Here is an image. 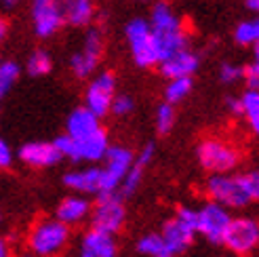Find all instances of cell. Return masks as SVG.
Wrapping results in <instances>:
<instances>
[{
  "label": "cell",
  "instance_id": "2",
  "mask_svg": "<svg viewBox=\"0 0 259 257\" xmlns=\"http://www.w3.org/2000/svg\"><path fill=\"white\" fill-rule=\"evenodd\" d=\"M150 28L156 36V42L160 49L162 59L169 57L177 51L190 47V32L186 28V21L166 0H156L150 9Z\"/></svg>",
  "mask_w": 259,
  "mask_h": 257
},
{
  "label": "cell",
  "instance_id": "8",
  "mask_svg": "<svg viewBox=\"0 0 259 257\" xmlns=\"http://www.w3.org/2000/svg\"><path fill=\"white\" fill-rule=\"evenodd\" d=\"M91 228L99 230L106 234H120L126 224V204L124 198L118 192H106V194H97V200L91 207L89 215Z\"/></svg>",
  "mask_w": 259,
  "mask_h": 257
},
{
  "label": "cell",
  "instance_id": "44",
  "mask_svg": "<svg viewBox=\"0 0 259 257\" xmlns=\"http://www.w3.org/2000/svg\"><path fill=\"white\" fill-rule=\"evenodd\" d=\"M0 61H3V59H0Z\"/></svg>",
  "mask_w": 259,
  "mask_h": 257
},
{
  "label": "cell",
  "instance_id": "27",
  "mask_svg": "<svg viewBox=\"0 0 259 257\" xmlns=\"http://www.w3.org/2000/svg\"><path fill=\"white\" fill-rule=\"evenodd\" d=\"M19 76H21V68L17 61H11V59L0 61V101L13 91V87L19 80Z\"/></svg>",
  "mask_w": 259,
  "mask_h": 257
},
{
  "label": "cell",
  "instance_id": "42",
  "mask_svg": "<svg viewBox=\"0 0 259 257\" xmlns=\"http://www.w3.org/2000/svg\"><path fill=\"white\" fill-rule=\"evenodd\" d=\"M217 257H228V255H217Z\"/></svg>",
  "mask_w": 259,
  "mask_h": 257
},
{
  "label": "cell",
  "instance_id": "40",
  "mask_svg": "<svg viewBox=\"0 0 259 257\" xmlns=\"http://www.w3.org/2000/svg\"><path fill=\"white\" fill-rule=\"evenodd\" d=\"M15 257H38V255H34L32 251H23L21 255H15Z\"/></svg>",
  "mask_w": 259,
  "mask_h": 257
},
{
  "label": "cell",
  "instance_id": "1",
  "mask_svg": "<svg viewBox=\"0 0 259 257\" xmlns=\"http://www.w3.org/2000/svg\"><path fill=\"white\" fill-rule=\"evenodd\" d=\"M206 198L224 204L230 211H240L259 202V169L244 173H217L204 184Z\"/></svg>",
  "mask_w": 259,
  "mask_h": 257
},
{
  "label": "cell",
  "instance_id": "22",
  "mask_svg": "<svg viewBox=\"0 0 259 257\" xmlns=\"http://www.w3.org/2000/svg\"><path fill=\"white\" fill-rule=\"evenodd\" d=\"M135 251L141 257H175L160 232H146L144 236H139L135 242Z\"/></svg>",
  "mask_w": 259,
  "mask_h": 257
},
{
  "label": "cell",
  "instance_id": "45",
  "mask_svg": "<svg viewBox=\"0 0 259 257\" xmlns=\"http://www.w3.org/2000/svg\"><path fill=\"white\" fill-rule=\"evenodd\" d=\"M257 251H259V249H257Z\"/></svg>",
  "mask_w": 259,
  "mask_h": 257
},
{
  "label": "cell",
  "instance_id": "10",
  "mask_svg": "<svg viewBox=\"0 0 259 257\" xmlns=\"http://www.w3.org/2000/svg\"><path fill=\"white\" fill-rule=\"evenodd\" d=\"M222 245L236 257H251L259 249V220L253 215H232Z\"/></svg>",
  "mask_w": 259,
  "mask_h": 257
},
{
  "label": "cell",
  "instance_id": "21",
  "mask_svg": "<svg viewBox=\"0 0 259 257\" xmlns=\"http://www.w3.org/2000/svg\"><path fill=\"white\" fill-rule=\"evenodd\" d=\"M63 21L72 28H91L97 17V0H61Z\"/></svg>",
  "mask_w": 259,
  "mask_h": 257
},
{
  "label": "cell",
  "instance_id": "20",
  "mask_svg": "<svg viewBox=\"0 0 259 257\" xmlns=\"http://www.w3.org/2000/svg\"><path fill=\"white\" fill-rule=\"evenodd\" d=\"M99 128H103L101 118L97 116V114L91 112L89 108L80 106V108H74L68 114L66 131H63V133H66L68 137H72V139H82V137H89V135L97 133Z\"/></svg>",
  "mask_w": 259,
  "mask_h": 257
},
{
  "label": "cell",
  "instance_id": "36",
  "mask_svg": "<svg viewBox=\"0 0 259 257\" xmlns=\"http://www.w3.org/2000/svg\"><path fill=\"white\" fill-rule=\"evenodd\" d=\"M0 257H15V253H13V245L11 240L0 236Z\"/></svg>",
  "mask_w": 259,
  "mask_h": 257
},
{
  "label": "cell",
  "instance_id": "15",
  "mask_svg": "<svg viewBox=\"0 0 259 257\" xmlns=\"http://www.w3.org/2000/svg\"><path fill=\"white\" fill-rule=\"evenodd\" d=\"M15 156L30 169H51L63 160L55 141H28L15 152Z\"/></svg>",
  "mask_w": 259,
  "mask_h": 257
},
{
  "label": "cell",
  "instance_id": "35",
  "mask_svg": "<svg viewBox=\"0 0 259 257\" xmlns=\"http://www.w3.org/2000/svg\"><path fill=\"white\" fill-rule=\"evenodd\" d=\"M224 106H226V110H228L230 116H234V118H240V116H242V101H240V95H230V97H226Z\"/></svg>",
  "mask_w": 259,
  "mask_h": 257
},
{
  "label": "cell",
  "instance_id": "31",
  "mask_svg": "<svg viewBox=\"0 0 259 257\" xmlns=\"http://www.w3.org/2000/svg\"><path fill=\"white\" fill-rule=\"evenodd\" d=\"M240 80H242V66L232 63V61H224L222 66H219V82L232 87Z\"/></svg>",
  "mask_w": 259,
  "mask_h": 257
},
{
  "label": "cell",
  "instance_id": "41",
  "mask_svg": "<svg viewBox=\"0 0 259 257\" xmlns=\"http://www.w3.org/2000/svg\"><path fill=\"white\" fill-rule=\"evenodd\" d=\"M253 55H255V59H259V42L253 47Z\"/></svg>",
  "mask_w": 259,
  "mask_h": 257
},
{
  "label": "cell",
  "instance_id": "29",
  "mask_svg": "<svg viewBox=\"0 0 259 257\" xmlns=\"http://www.w3.org/2000/svg\"><path fill=\"white\" fill-rule=\"evenodd\" d=\"M177 122V112L173 104H158L156 112H154V126H156V133L158 135H169L173 131V126Z\"/></svg>",
  "mask_w": 259,
  "mask_h": 257
},
{
  "label": "cell",
  "instance_id": "12",
  "mask_svg": "<svg viewBox=\"0 0 259 257\" xmlns=\"http://www.w3.org/2000/svg\"><path fill=\"white\" fill-rule=\"evenodd\" d=\"M116 87H118V80H116V74L112 70L95 72L89 78L87 89H84V108L97 114L99 118H106L110 114L112 101L116 93H118Z\"/></svg>",
  "mask_w": 259,
  "mask_h": 257
},
{
  "label": "cell",
  "instance_id": "7",
  "mask_svg": "<svg viewBox=\"0 0 259 257\" xmlns=\"http://www.w3.org/2000/svg\"><path fill=\"white\" fill-rule=\"evenodd\" d=\"M55 146L59 148L61 156L72 162H82V164H97L103 160L106 152L110 150V137L106 128H99L97 133L82 137V139H72L66 133L55 139Z\"/></svg>",
  "mask_w": 259,
  "mask_h": 257
},
{
  "label": "cell",
  "instance_id": "32",
  "mask_svg": "<svg viewBox=\"0 0 259 257\" xmlns=\"http://www.w3.org/2000/svg\"><path fill=\"white\" fill-rule=\"evenodd\" d=\"M242 82L251 91H259V59L253 57V61L242 68Z\"/></svg>",
  "mask_w": 259,
  "mask_h": 257
},
{
  "label": "cell",
  "instance_id": "25",
  "mask_svg": "<svg viewBox=\"0 0 259 257\" xmlns=\"http://www.w3.org/2000/svg\"><path fill=\"white\" fill-rule=\"evenodd\" d=\"M234 42L238 47H249L253 49L259 42V15H253L249 19H242L234 28Z\"/></svg>",
  "mask_w": 259,
  "mask_h": 257
},
{
  "label": "cell",
  "instance_id": "11",
  "mask_svg": "<svg viewBox=\"0 0 259 257\" xmlns=\"http://www.w3.org/2000/svg\"><path fill=\"white\" fill-rule=\"evenodd\" d=\"M232 222V211L215 200H206L196 209V234L211 245H222Z\"/></svg>",
  "mask_w": 259,
  "mask_h": 257
},
{
  "label": "cell",
  "instance_id": "43",
  "mask_svg": "<svg viewBox=\"0 0 259 257\" xmlns=\"http://www.w3.org/2000/svg\"><path fill=\"white\" fill-rule=\"evenodd\" d=\"M0 222H3V217H0Z\"/></svg>",
  "mask_w": 259,
  "mask_h": 257
},
{
  "label": "cell",
  "instance_id": "38",
  "mask_svg": "<svg viewBox=\"0 0 259 257\" xmlns=\"http://www.w3.org/2000/svg\"><path fill=\"white\" fill-rule=\"evenodd\" d=\"M244 7H247L253 15H259V0H244Z\"/></svg>",
  "mask_w": 259,
  "mask_h": 257
},
{
  "label": "cell",
  "instance_id": "34",
  "mask_svg": "<svg viewBox=\"0 0 259 257\" xmlns=\"http://www.w3.org/2000/svg\"><path fill=\"white\" fill-rule=\"evenodd\" d=\"M154 154H156V146H154V144H146L144 148H141V150L135 154V162L148 169V166L152 164V160H154Z\"/></svg>",
  "mask_w": 259,
  "mask_h": 257
},
{
  "label": "cell",
  "instance_id": "4",
  "mask_svg": "<svg viewBox=\"0 0 259 257\" xmlns=\"http://www.w3.org/2000/svg\"><path fill=\"white\" fill-rule=\"evenodd\" d=\"M124 38L128 45V53L137 68L141 70H152L156 68L162 55L156 42V36H154L150 21L146 17H133L124 25Z\"/></svg>",
  "mask_w": 259,
  "mask_h": 257
},
{
  "label": "cell",
  "instance_id": "39",
  "mask_svg": "<svg viewBox=\"0 0 259 257\" xmlns=\"http://www.w3.org/2000/svg\"><path fill=\"white\" fill-rule=\"evenodd\" d=\"M0 3H3L5 7H15V5L19 3V0H0Z\"/></svg>",
  "mask_w": 259,
  "mask_h": 257
},
{
  "label": "cell",
  "instance_id": "5",
  "mask_svg": "<svg viewBox=\"0 0 259 257\" xmlns=\"http://www.w3.org/2000/svg\"><path fill=\"white\" fill-rule=\"evenodd\" d=\"M240 150L224 137H204L196 146V160L206 173H232L240 164Z\"/></svg>",
  "mask_w": 259,
  "mask_h": 257
},
{
  "label": "cell",
  "instance_id": "33",
  "mask_svg": "<svg viewBox=\"0 0 259 257\" xmlns=\"http://www.w3.org/2000/svg\"><path fill=\"white\" fill-rule=\"evenodd\" d=\"M15 150L11 148V144L5 139V137H0V171H9L13 162H15Z\"/></svg>",
  "mask_w": 259,
  "mask_h": 257
},
{
  "label": "cell",
  "instance_id": "16",
  "mask_svg": "<svg viewBox=\"0 0 259 257\" xmlns=\"http://www.w3.org/2000/svg\"><path fill=\"white\" fill-rule=\"evenodd\" d=\"M74 257H118V242L112 234L89 228L78 238Z\"/></svg>",
  "mask_w": 259,
  "mask_h": 257
},
{
  "label": "cell",
  "instance_id": "19",
  "mask_svg": "<svg viewBox=\"0 0 259 257\" xmlns=\"http://www.w3.org/2000/svg\"><path fill=\"white\" fill-rule=\"evenodd\" d=\"M91 207H93V202L89 200V196H82V194H74V192H70V194L66 198H61L57 209H55V217L59 222H63L66 226L74 228L82 224L87 217L91 215Z\"/></svg>",
  "mask_w": 259,
  "mask_h": 257
},
{
  "label": "cell",
  "instance_id": "9",
  "mask_svg": "<svg viewBox=\"0 0 259 257\" xmlns=\"http://www.w3.org/2000/svg\"><path fill=\"white\" fill-rule=\"evenodd\" d=\"M103 49H106V38H103L101 28H95V25L87 28V34L82 38L80 49L76 51V53H72L70 63H68L74 78L89 80L91 76L99 70Z\"/></svg>",
  "mask_w": 259,
  "mask_h": 257
},
{
  "label": "cell",
  "instance_id": "28",
  "mask_svg": "<svg viewBox=\"0 0 259 257\" xmlns=\"http://www.w3.org/2000/svg\"><path fill=\"white\" fill-rule=\"evenodd\" d=\"M144 175H146V166H141L133 160L131 164V169L126 171V175L122 177V182L118 186V194L122 198H131L135 192L141 188V182H144Z\"/></svg>",
  "mask_w": 259,
  "mask_h": 257
},
{
  "label": "cell",
  "instance_id": "37",
  "mask_svg": "<svg viewBox=\"0 0 259 257\" xmlns=\"http://www.w3.org/2000/svg\"><path fill=\"white\" fill-rule=\"evenodd\" d=\"M9 30H11V25H9V19H5L3 15H0V45H3L7 40V36H9Z\"/></svg>",
  "mask_w": 259,
  "mask_h": 257
},
{
  "label": "cell",
  "instance_id": "30",
  "mask_svg": "<svg viewBox=\"0 0 259 257\" xmlns=\"http://www.w3.org/2000/svg\"><path fill=\"white\" fill-rule=\"evenodd\" d=\"M135 110V99L126 93H116L114 101H112V108H110V114L118 118H124V116H131Z\"/></svg>",
  "mask_w": 259,
  "mask_h": 257
},
{
  "label": "cell",
  "instance_id": "23",
  "mask_svg": "<svg viewBox=\"0 0 259 257\" xmlns=\"http://www.w3.org/2000/svg\"><path fill=\"white\" fill-rule=\"evenodd\" d=\"M240 101H242V116L240 118H244L249 131L259 139V91L247 89V91L240 95Z\"/></svg>",
  "mask_w": 259,
  "mask_h": 257
},
{
  "label": "cell",
  "instance_id": "14",
  "mask_svg": "<svg viewBox=\"0 0 259 257\" xmlns=\"http://www.w3.org/2000/svg\"><path fill=\"white\" fill-rule=\"evenodd\" d=\"M30 19L32 30L40 40L53 38L66 25L61 0H30Z\"/></svg>",
  "mask_w": 259,
  "mask_h": 257
},
{
  "label": "cell",
  "instance_id": "18",
  "mask_svg": "<svg viewBox=\"0 0 259 257\" xmlns=\"http://www.w3.org/2000/svg\"><path fill=\"white\" fill-rule=\"evenodd\" d=\"M63 186H66L74 194L82 196H93L101 192V166L97 164H87L80 169L68 171L63 175Z\"/></svg>",
  "mask_w": 259,
  "mask_h": 257
},
{
  "label": "cell",
  "instance_id": "13",
  "mask_svg": "<svg viewBox=\"0 0 259 257\" xmlns=\"http://www.w3.org/2000/svg\"><path fill=\"white\" fill-rule=\"evenodd\" d=\"M135 160V152L128 146H110L101 164V192H118V186Z\"/></svg>",
  "mask_w": 259,
  "mask_h": 257
},
{
  "label": "cell",
  "instance_id": "24",
  "mask_svg": "<svg viewBox=\"0 0 259 257\" xmlns=\"http://www.w3.org/2000/svg\"><path fill=\"white\" fill-rule=\"evenodd\" d=\"M51 70H53V57L47 49H34L25 59V72L32 78H42V76L51 74Z\"/></svg>",
  "mask_w": 259,
  "mask_h": 257
},
{
  "label": "cell",
  "instance_id": "6",
  "mask_svg": "<svg viewBox=\"0 0 259 257\" xmlns=\"http://www.w3.org/2000/svg\"><path fill=\"white\" fill-rule=\"evenodd\" d=\"M160 236L164 238L166 247L171 249L175 257L188 253L198 236L196 234V209L186 207V204L177 207L175 213L164 220L160 228Z\"/></svg>",
  "mask_w": 259,
  "mask_h": 257
},
{
  "label": "cell",
  "instance_id": "26",
  "mask_svg": "<svg viewBox=\"0 0 259 257\" xmlns=\"http://www.w3.org/2000/svg\"><path fill=\"white\" fill-rule=\"evenodd\" d=\"M194 89V80L192 78H169L166 80V87H164V101L166 104H181L184 99L190 97Z\"/></svg>",
  "mask_w": 259,
  "mask_h": 257
},
{
  "label": "cell",
  "instance_id": "3",
  "mask_svg": "<svg viewBox=\"0 0 259 257\" xmlns=\"http://www.w3.org/2000/svg\"><path fill=\"white\" fill-rule=\"evenodd\" d=\"M72 242V228L57 217H38L25 234V247L38 257H61Z\"/></svg>",
  "mask_w": 259,
  "mask_h": 257
},
{
  "label": "cell",
  "instance_id": "17",
  "mask_svg": "<svg viewBox=\"0 0 259 257\" xmlns=\"http://www.w3.org/2000/svg\"><path fill=\"white\" fill-rule=\"evenodd\" d=\"M160 74L166 80L169 78H194V74L200 68V55L194 49L186 47L177 53L160 59Z\"/></svg>",
  "mask_w": 259,
  "mask_h": 257
}]
</instances>
